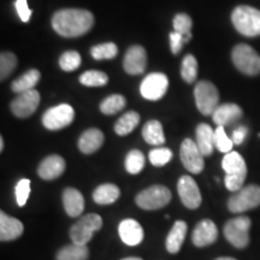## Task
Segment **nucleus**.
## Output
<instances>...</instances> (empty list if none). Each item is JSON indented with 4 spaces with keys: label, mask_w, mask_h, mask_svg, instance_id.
I'll use <instances>...</instances> for the list:
<instances>
[{
    "label": "nucleus",
    "mask_w": 260,
    "mask_h": 260,
    "mask_svg": "<svg viewBox=\"0 0 260 260\" xmlns=\"http://www.w3.org/2000/svg\"><path fill=\"white\" fill-rule=\"evenodd\" d=\"M41 79L40 71L37 69H30L19 76L17 80H15L11 84V88L15 93H24L29 92V90L34 89L39 81Z\"/></svg>",
    "instance_id": "obj_25"
},
{
    "label": "nucleus",
    "mask_w": 260,
    "mask_h": 260,
    "mask_svg": "<svg viewBox=\"0 0 260 260\" xmlns=\"http://www.w3.org/2000/svg\"><path fill=\"white\" fill-rule=\"evenodd\" d=\"M23 230L24 226L21 220L9 216L4 211L0 212V240L3 242L18 239L23 234Z\"/></svg>",
    "instance_id": "obj_19"
},
{
    "label": "nucleus",
    "mask_w": 260,
    "mask_h": 260,
    "mask_svg": "<svg viewBox=\"0 0 260 260\" xmlns=\"http://www.w3.org/2000/svg\"><path fill=\"white\" fill-rule=\"evenodd\" d=\"M195 104L204 116L213 115L219 103V92L210 81H200L194 88Z\"/></svg>",
    "instance_id": "obj_7"
},
{
    "label": "nucleus",
    "mask_w": 260,
    "mask_h": 260,
    "mask_svg": "<svg viewBox=\"0 0 260 260\" xmlns=\"http://www.w3.org/2000/svg\"><path fill=\"white\" fill-rule=\"evenodd\" d=\"M222 168L225 171L224 183H225L226 189L230 191H239L243 188V183L247 177V165L241 154L233 151L224 155Z\"/></svg>",
    "instance_id": "obj_2"
},
{
    "label": "nucleus",
    "mask_w": 260,
    "mask_h": 260,
    "mask_svg": "<svg viewBox=\"0 0 260 260\" xmlns=\"http://www.w3.org/2000/svg\"><path fill=\"white\" fill-rule=\"evenodd\" d=\"M80 82L86 87H103L109 82V76L99 70H89L80 76Z\"/></svg>",
    "instance_id": "obj_34"
},
{
    "label": "nucleus",
    "mask_w": 260,
    "mask_h": 260,
    "mask_svg": "<svg viewBox=\"0 0 260 260\" xmlns=\"http://www.w3.org/2000/svg\"><path fill=\"white\" fill-rule=\"evenodd\" d=\"M187 223L183 222V220L175 222L167 237V249L169 253L175 254V253L181 251V247L183 245L187 235Z\"/></svg>",
    "instance_id": "obj_23"
},
{
    "label": "nucleus",
    "mask_w": 260,
    "mask_h": 260,
    "mask_svg": "<svg viewBox=\"0 0 260 260\" xmlns=\"http://www.w3.org/2000/svg\"><path fill=\"white\" fill-rule=\"evenodd\" d=\"M146 67H147V53L145 48L140 45L129 47L123 59V68L125 73L129 75L144 74Z\"/></svg>",
    "instance_id": "obj_15"
},
{
    "label": "nucleus",
    "mask_w": 260,
    "mask_h": 260,
    "mask_svg": "<svg viewBox=\"0 0 260 260\" xmlns=\"http://www.w3.org/2000/svg\"><path fill=\"white\" fill-rule=\"evenodd\" d=\"M15 194L18 206H24L29 199V195H30V180H28V178L19 180L18 183L16 184Z\"/></svg>",
    "instance_id": "obj_40"
},
{
    "label": "nucleus",
    "mask_w": 260,
    "mask_h": 260,
    "mask_svg": "<svg viewBox=\"0 0 260 260\" xmlns=\"http://www.w3.org/2000/svg\"><path fill=\"white\" fill-rule=\"evenodd\" d=\"M175 31L181 34L184 38V42H189L191 40V27H193V21L190 16L187 14H177L172 21Z\"/></svg>",
    "instance_id": "obj_31"
},
{
    "label": "nucleus",
    "mask_w": 260,
    "mask_h": 260,
    "mask_svg": "<svg viewBox=\"0 0 260 260\" xmlns=\"http://www.w3.org/2000/svg\"><path fill=\"white\" fill-rule=\"evenodd\" d=\"M15 8L17 10V14L21 21L24 22V23L29 22V19L31 17V10L29 9L27 0H16Z\"/></svg>",
    "instance_id": "obj_41"
},
{
    "label": "nucleus",
    "mask_w": 260,
    "mask_h": 260,
    "mask_svg": "<svg viewBox=\"0 0 260 260\" xmlns=\"http://www.w3.org/2000/svg\"><path fill=\"white\" fill-rule=\"evenodd\" d=\"M149 161L154 167H164L172 159V151L165 147H158L152 149L148 154Z\"/></svg>",
    "instance_id": "obj_39"
},
{
    "label": "nucleus",
    "mask_w": 260,
    "mask_h": 260,
    "mask_svg": "<svg viewBox=\"0 0 260 260\" xmlns=\"http://www.w3.org/2000/svg\"><path fill=\"white\" fill-rule=\"evenodd\" d=\"M218 237L217 225L211 219H203L194 228L191 241L197 247H206L212 245Z\"/></svg>",
    "instance_id": "obj_16"
},
{
    "label": "nucleus",
    "mask_w": 260,
    "mask_h": 260,
    "mask_svg": "<svg viewBox=\"0 0 260 260\" xmlns=\"http://www.w3.org/2000/svg\"><path fill=\"white\" fill-rule=\"evenodd\" d=\"M63 205L68 216L79 217L84 210V198L76 188H65L63 191Z\"/></svg>",
    "instance_id": "obj_20"
},
{
    "label": "nucleus",
    "mask_w": 260,
    "mask_h": 260,
    "mask_svg": "<svg viewBox=\"0 0 260 260\" xmlns=\"http://www.w3.org/2000/svg\"><path fill=\"white\" fill-rule=\"evenodd\" d=\"M75 118L73 106L68 104L51 107L42 116V124L48 130H59L70 125Z\"/></svg>",
    "instance_id": "obj_10"
},
{
    "label": "nucleus",
    "mask_w": 260,
    "mask_h": 260,
    "mask_svg": "<svg viewBox=\"0 0 260 260\" xmlns=\"http://www.w3.org/2000/svg\"><path fill=\"white\" fill-rule=\"evenodd\" d=\"M126 105V100L123 95L119 94H113V95L107 96L100 104V111L104 115H115V113L122 111Z\"/></svg>",
    "instance_id": "obj_30"
},
{
    "label": "nucleus",
    "mask_w": 260,
    "mask_h": 260,
    "mask_svg": "<svg viewBox=\"0 0 260 260\" xmlns=\"http://www.w3.org/2000/svg\"><path fill=\"white\" fill-rule=\"evenodd\" d=\"M169 79L162 73H152L145 77L140 86V93L147 100L157 102L168 92Z\"/></svg>",
    "instance_id": "obj_11"
},
{
    "label": "nucleus",
    "mask_w": 260,
    "mask_h": 260,
    "mask_svg": "<svg viewBox=\"0 0 260 260\" xmlns=\"http://www.w3.org/2000/svg\"><path fill=\"white\" fill-rule=\"evenodd\" d=\"M103 226V218L96 213H88L80 218L70 228V239L73 243L87 246L94 234L99 232Z\"/></svg>",
    "instance_id": "obj_4"
},
{
    "label": "nucleus",
    "mask_w": 260,
    "mask_h": 260,
    "mask_svg": "<svg viewBox=\"0 0 260 260\" xmlns=\"http://www.w3.org/2000/svg\"><path fill=\"white\" fill-rule=\"evenodd\" d=\"M233 140L228 138L224 126H217V129L214 130V147L222 153L228 154L233 152Z\"/></svg>",
    "instance_id": "obj_38"
},
{
    "label": "nucleus",
    "mask_w": 260,
    "mask_h": 260,
    "mask_svg": "<svg viewBox=\"0 0 260 260\" xmlns=\"http://www.w3.org/2000/svg\"><path fill=\"white\" fill-rule=\"evenodd\" d=\"M198 60L193 54L188 53L186 57L182 60V67H181V76L182 79L186 81L187 83H193L197 80L198 76Z\"/></svg>",
    "instance_id": "obj_32"
},
{
    "label": "nucleus",
    "mask_w": 260,
    "mask_h": 260,
    "mask_svg": "<svg viewBox=\"0 0 260 260\" xmlns=\"http://www.w3.org/2000/svg\"><path fill=\"white\" fill-rule=\"evenodd\" d=\"M81 56L77 51H67L61 54L59 58V67L61 70L71 73L77 70L81 65Z\"/></svg>",
    "instance_id": "obj_36"
},
{
    "label": "nucleus",
    "mask_w": 260,
    "mask_h": 260,
    "mask_svg": "<svg viewBox=\"0 0 260 260\" xmlns=\"http://www.w3.org/2000/svg\"><path fill=\"white\" fill-rule=\"evenodd\" d=\"M197 145L204 157H209L213 153L214 147V130L209 124L198 125L197 128Z\"/></svg>",
    "instance_id": "obj_24"
},
{
    "label": "nucleus",
    "mask_w": 260,
    "mask_h": 260,
    "mask_svg": "<svg viewBox=\"0 0 260 260\" xmlns=\"http://www.w3.org/2000/svg\"><path fill=\"white\" fill-rule=\"evenodd\" d=\"M232 58L234 65L242 74L249 76H256L260 74V56L249 45H236L233 50Z\"/></svg>",
    "instance_id": "obj_6"
},
{
    "label": "nucleus",
    "mask_w": 260,
    "mask_h": 260,
    "mask_svg": "<svg viewBox=\"0 0 260 260\" xmlns=\"http://www.w3.org/2000/svg\"><path fill=\"white\" fill-rule=\"evenodd\" d=\"M119 195H121V190L116 184L105 183L96 187L93 193V199L99 205H111L116 203Z\"/></svg>",
    "instance_id": "obj_27"
},
{
    "label": "nucleus",
    "mask_w": 260,
    "mask_h": 260,
    "mask_svg": "<svg viewBox=\"0 0 260 260\" xmlns=\"http://www.w3.org/2000/svg\"><path fill=\"white\" fill-rule=\"evenodd\" d=\"M122 260H142L141 258H138V256H129V258H124Z\"/></svg>",
    "instance_id": "obj_45"
},
{
    "label": "nucleus",
    "mask_w": 260,
    "mask_h": 260,
    "mask_svg": "<svg viewBox=\"0 0 260 260\" xmlns=\"http://www.w3.org/2000/svg\"><path fill=\"white\" fill-rule=\"evenodd\" d=\"M180 157L183 167L191 174H200L204 170V155L198 147L197 142L190 139L183 140L180 149Z\"/></svg>",
    "instance_id": "obj_12"
},
{
    "label": "nucleus",
    "mask_w": 260,
    "mask_h": 260,
    "mask_svg": "<svg viewBox=\"0 0 260 260\" xmlns=\"http://www.w3.org/2000/svg\"><path fill=\"white\" fill-rule=\"evenodd\" d=\"M39 104H40V93L32 89L18 94L12 100L11 111L18 118H27L37 111Z\"/></svg>",
    "instance_id": "obj_13"
},
{
    "label": "nucleus",
    "mask_w": 260,
    "mask_h": 260,
    "mask_svg": "<svg viewBox=\"0 0 260 260\" xmlns=\"http://www.w3.org/2000/svg\"><path fill=\"white\" fill-rule=\"evenodd\" d=\"M216 260H236V259L230 258V256H222V258H217Z\"/></svg>",
    "instance_id": "obj_46"
},
{
    "label": "nucleus",
    "mask_w": 260,
    "mask_h": 260,
    "mask_svg": "<svg viewBox=\"0 0 260 260\" xmlns=\"http://www.w3.org/2000/svg\"><path fill=\"white\" fill-rule=\"evenodd\" d=\"M125 170L132 175L140 174L145 168V155L139 149H132L125 157Z\"/></svg>",
    "instance_id": "obj_33"
},
{
    "label": "nucleus",
    "mask_w": 260,
    "mask_h": 260,
    "mask_svg": "<svg viewBox=\"0 0 260 260\" xmlns=\"http://www.w3.org/2000/svg\"><path fill=\"white\" fill-rule=\"evenodd\" d=\"M251 219L241 216L228 220L224 225V236L236 248H245L249 243Z\"/></svg>",
    "instance_id": "obj_8"
},
{
    "label": "nucleus",
    "mask_w": 260,
    "mask_h": 260,
    "mask_svg": "<svg viewBox=\"0 0 260 260\" xmlns=\"http://www.w3.org/2000/svg\"><path fill=\"white\" fill-rule=\"evenodd\" d=\"M17 67V57L12 52H3L0 56V79H8Z\"/></svg>",
    "instance_id": "obj_37"
},
{
    "label": "nucleus",
    "mask_w": 260,
    "mask_h": 260,
    "mask_svg": "<svg viewBox=\"0 0 260 260\" xmlns=\"http://www.w3.org/2000/svg\"><path fill=\"white\" fill-rule=\"evenodd\" d=\"M90 54L95 60L104 59H113L118 54V47L113 42H105V44H99L92 47Z\"/></svg>",
    "instance_id": "obj_35"
},
{
    "label": "nucleus",
    "mask_w": 260,
    "mask_h": 260,
    "mask_svg": "<svg viewBox=\"0 0 260 260\" xmlns=\"http://www.w3.org/2000/svg\"><path fill=\"white\" fill-rule=\"evenodd\" d=\"M242 109L236 104H223L213 112L212 119L217 126H225L242 117Z\"/></svg>",
    "instance_id": "obj_21"
},
{
    "label": "nucleus",
    "mask_w": 260,
    "mask_h": 260,
    "mask_svg": "<svg viewBox=\"0 0 260 260\" xmlns=\"http://www.w3.org/2000/svg\"><path fill=\"white\" fill-rule=\"evenodd\" d=\"M4 151V139L0 138V152Z\"/></svg>",
    "instance_id": "obj_44"
},
{
    "label": "nucleus",
    "mask_w": 260,
    "mask_h": 260,
    "mask_svg": "<svg viewBox=\"0 0 260 260\" xmlns=\"http://www.w3.org/2000/svg\"><path fill=\"white\" fill-rule=\"evenodd\" d=\"M119 237L125 245L138 246L144 240V229L138 220L126 218L118 225Z\"/></svg>",
    "instance_id": "obj_17"
},
{
    "label": "nucleus",
    "mask_w": 260,
    "mask_h": 260,
    "mask_svg": "<svg viewBox=\"0 0 260 260\" xmlns=\"http://www.w3.org/2000/svg\"><path fill=\"white\" fill-rule=\"evenodd\" d=\"M177 191L182 204L189 210H195L201 205V193L197 182L190 176H182L177 182Z\"/></svg>",
    "instance_id": "obj_14"
},
{
    "label": "nucleus",
    "mask_w": 260,
    "mask_h": 260,
    "mask_svg": "<svg viewBox=\"0 0 260 260\" xmlns=\"http://www.w3.org/2000/svg\"><path fill=\"white\" fill-rule=\"evenodd\" d=\"M94 25V16L88 10L63 9L52 16V27L63 38H79Z\"/></svg>",
    "instance_id": "obj_1"
},
{
    "label": "nucleus",
    "mask_w": 260,
    "mask_h": 260,
    "mask_svg": "<svg viewBox=\"0 0 260 260\" xmlns=\"http://www.w3.org/2000/svg\"><path fill=\"white\" fill-rule=\"evenodd\" d=\"M65 171V160L60 155H48L40 162L38 168V175L42 180L52 181L56 180Z\"/></svg>",
    "instance_id": "obj_18"
},
{
    "label": "nucleus",
    "mask_w": 260,
    "mask_h": 260,
    "mask_svg": "<svg viewBox=\"0 0 260 260\" xmlns=\"http://www.w3.org/2000/svg\"><path fill=\"white\" fill-rule=\"evenodd\" d=\"M247 132H248V130H247L246 126H239V128H237L235 132L233 133L232 140H233L234 145H241L243 142V140L246 139Z\"/></svg>",
    "instance_id": "obj_43"
},
{
    "label": "nucleus",
    "mask_w": 260,
    "mask_h": 260,
    "mask_svg": "<svg viewBox=\"0 0 260 260\" xmlns=\"http://www.w3.org/2000/svg\"><path fill=\"white\" fill-rule=\"evenodd\" d=\"M232 21L240 34L248 38L260 35V10L248 5H240L234 9Z\"/></svg>",
    "instance_id": "obj_3"
},
{
    "label": "nucleus",
    "mask_w": 260,
    "mask_h": 260,
    "mask_svg": "<svg viewBox=\"0 0 260 260\" xmlns=\"http://www.w3.org/2000/svg\"><path fill=\"white\" fill-rule=\"evenodd\" d=\"M184 44H186V42H184V38L182 37L181 34H178L177 31L170 32V48L172 53L174 54L180 53Z\"/></svg>",
    "instance_id": "obj_42"
},
{
    "label": "nucleus",
    "mask_w": 260,
    "mask_h": 260,
    "mask_svg": "<svg viewBox=\"0 0 260 260\" xmlns=\"http://www.w3.org/2000/svg\"><path fill=\"white\" fill-rule=\"evenodd\" d=\"M171 191L161 184H154L146 188L136 195V205L142 210L154 211L165 207L171 201Z\"/></svg>",
    "instance_id": "obj_5"
},
{
    "label": "nucleus",
    "mask_w": 260,
    "mask_h": 260,
    "mask_svg": "<svg viewBox=\"0 0 260 260\" xmlns=\"http://www.w3.org/2000/svg\"><path fill=\"white\" fill-rule=\"evenodd\" d=\"M140 123V115L136 111H128L123 115L115 124L117 135L125 136L130 134Z\"/></svg>",
    "instance_id": "obj_29"
},
{
    "label": "nucleus",
    "mask_w": 260,
    "mask_h": 260,
    "mask_svg": "<svg viewBox=\"0 0 260 260\" xmlns=\"http://www.w3.org/2000/svg\"><path fill=\"white\" fill-rule=\"evenodd\" d=\"M142 136H144L145 141L152 146H161L165 142V135L161 123L155 121V119L148 121L144 125Z\"/></svg>",
    "instance_id": "obj_26"
},
{
    "label": "nucleus",
    "mask_w": 260,
    "mask_h": 260,
    "mask_svg": "<svg viewBox=\"0 0 260 260\" xmlns=\"http://www.w3.org/2000/svg\"><path fill=\"white\" fill-rule=\"evenodd\" d=\"M89 249L87 246H80L71 243L58 251L57 260H88Z\"/></svg>",
    "instance_id": "obj_28"
},
{
    "label": "nucleus",
    "mask_w": 260,
    "mask_h": 260,
    "mask_svg": "<svg viewBox=\"0 0 260 260\" xmlns=\"http://www.w3.org/2000/svg\"><path fill=\"white\" fill-rule=\"evenodd\" d=\"M260 205V187L255 184L243 187L230 197L228 207L234 213H242L245 211L255 209Z\"/></svg>",
    "instance_id": "obj_9"
},
{
    "label": "nucleus",
    "mask_w": 260,
    "mask_h": 260,
    "mask_svg": "<svg viewBox=\"0 0 260 260\" xmlns=\"http://www.w3.org/2000/svg\"><path fill=\"white\" fill-rule=\"evenodd\" d=\"M104 144V134L102 130L92 128L86 130L79 140V148L84 154H92L102 147Z\"/></svg>",
    "instance_id": "obj_22"
}]
</instances>
